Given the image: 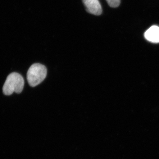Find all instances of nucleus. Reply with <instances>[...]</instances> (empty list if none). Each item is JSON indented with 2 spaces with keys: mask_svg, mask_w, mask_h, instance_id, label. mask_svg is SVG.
I'll return each mask as SVG.
<instances>
[{
  "mask_svg": "<svg viewBox=\"0 0 159 159\" xmlns=\"http://www.w3.org/2000/svg\"><path fill=\"white\" fill-rule=\"evenodd\" d=\"M25 85V81L22 76L17 73H12L7 77L3 87V93L9 96L16 93H20Z\"/></svg>",
  "mask_w": 159,
  "mask_h": 159,
  "instance_id": "obj_1",
  "label": "nucleus"
},
{
  "mask_svg": "<svg viewBox=\"0 0 159 159\" xmlns=\"http://www.w3.org/2000/svg\"><path fill=\"white\" fill-rule=\"evenodd\" d=\"M145 37L151 42L159 43V27L154 25L148 29L145 33Z\"/></svg>",
  "mask_w": 159,
  "mask_h": 159,
  "instance_id": "obj_4",
  "label": "nucleus"
},
{
  "mask_svg": "<svg viewBox=\"0 0 159 159\" xmlns=\"http://www.w3.org/2000/svg\"><path fill=\"white\" fill-rule=\"evenodd\" d=\"M47 75V69L45 66L39 63H34L28 70L27 80L29 85L34 87L42 82Z\"/></svg>",
  "mask_w": 159,
  "mask_h": 159,
  "instance_id": "obj_2",
  "label": "nucleus"
},
{
  "mask_svg": "<svg viewBox=\"0 0 159 159\" xmlns=\"http://www.w3.org/2000/svg\"><path fill=\"white\" fill-rule=\"evenodd\" d=\"M89 13L99 16L102 12V7L99 0H82Z\"/></svg>",
  "mask_w": 159,
  "mask_h": 159,
  "instance_id": "obj_3",
  "label": "nucleus"
},
{
  "mask_svg": "<svg viewBox=\"0 0 159 159\" xmlns=\"http://www.w3.org/2000/svg\"><path fill=\"white\" fill-rule=\"evenodd\" d=\"M109 6L112 8L118 7L120 4V0H106Z\"/></svg>",
  "mask_w": 159,
  "mask_h": 159,
  "instance_id": "obj_5",
  "label": "nucleus"
}]
</instances>
